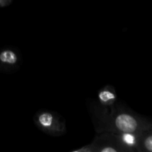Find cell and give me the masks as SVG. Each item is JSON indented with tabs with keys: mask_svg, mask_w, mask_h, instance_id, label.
Here are the masks:
<instances>
[{
	"mask_svg": "<svg viewBox=\"0 0 152 152\" xmlns=\"http://www.w3.org/2000/svg\"><path fill=\"white\" fill-rule=\"evenodd\" d=\"M145 148L149 151H152V137L151 136L148 137L145 141Z\"/></svg>",
	"mask_w": 152,
	"mask_h": 152,
	"instance_id": "8992f818",
	"label": "cell"
},
{
	"mask_svg": "<svg viewBox=\"0 0 152 152\" xmlns=\"http://www.w3.org/2000/svg\"><path fill=\"white\" fill-rule=\"evenodd\" d=\"M116 126L120 130L126 133H132L137 126V121L128 114H120L116 119Z\"/></svg>",
	"mask_w": 152,
	"mask_h": 152,
	"instance_id": "6da1fadb",
	"label": "cell"
},
{
	"mask_svg": "<svg viewBox=\"0 0 152 152\" xmlns=\"http://www.w3.org/2000/svg\"><path fill=\"white\" fill-rule=\"evenodd\" d=\"M123 141L126 142L127 144H129V145H134L135 142L134 137L132 134H131L130 133L125 134L123 137Z\"/></svg>",
	"mask_w": 152,
	"mask_h": 152,
	"instance_id": "5b68a950",
	"label": "cell"
},
{
	"mask_svg": "<svg viewBox=\"0 0 152 152\" xmlns=\"http://www.w3.org/2000/svg\"><path fill=\"white\" fill-rule=\"evenodd\" d=\"M115 97L114 94L109 91H102L99 94V98L103 102H107V101L112 99Z\"/></svg>",
	"mask_w": 152,
	"mask_h": 152,
	"instance_id": "277c9868",
	"label": "cell"
},
{
	"mask_svg": "<svg viewBox=\"0 0 152 152\" xmlns=\"http://www.w3.org/2000/svg\"><path fill=\"white\" fill-rule=\"evenodd\" d=\"M0 59L1 62H7L9 64H13L16 62V56L13 51L5 50L0 54Z\"/></svg>",
	"mask_w": 152,
	"mask_h": 152,
	"instance_id": "7a4b0ae2",
	"label": "cell"
},
{
	"mask_svg": "<svg viewBox=\"0 0 152 152\" xmlns=\"http://www.w3.org/2000/svg\"><path fill=\"white\" fill-rule=\"evenodd\" d=\"M102 152H115L116 150L114 149V148H104V149H102Z\"/></svg>",
	"mask_w": 152,
	"mask_h": 152,
	"instance_id": "52a82bcc",
	"label": "cell"
},
{
	"mask_svg": "<svg viewBox=\"0 0 152 152\" xmlns=\"http://www.w3.org/2000/svg\"><path fill=\"white\" fill-rule=\"evenodd\" d=\"M39 123L42 126H45V127H48L51 125L52 121H53V117L49 113H44V114H42L39 116Z\"/></svg>",
	"mask_w": 152,
	"mask_h": 152,
	"instance_id": "3957f363",
	"label": "cell"
}]
</instances>
